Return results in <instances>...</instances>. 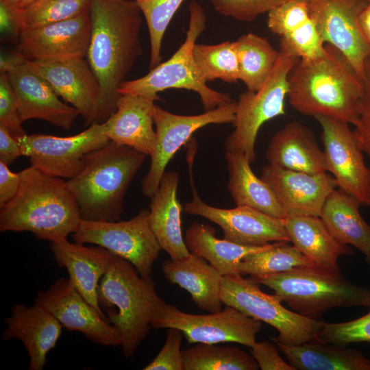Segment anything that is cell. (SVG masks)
I'll return each instance as SVG.
<instances>
[{"label": "cell", "instance_id": "6da1fadb", "mask_svg": "<svg viewBox=\"0 0 370 370\" xmlns=\"http://www.w3.org/2000/svg\"><path fill=\"white\" fill-rule=\"evenodd\" d=\"M89 14L86 58L101 85L97 123H103L116 111L119 88L143 53L142 12L134 0H91Z\"/></svg>", "mask_w": 370, "mask_h": 370}, {"label": "cell", "instance_id": "7a4b0ae2", "mask_svg": "<svg viewBox=\"0 0 370 370\" xmlns=\"http://www.w3.org/2000/svg\"><path fill=\"white\" fill-rule=\"evenodd\" d=\"M288 84V101L299 113L356 123L362 82L332 46L326 45L320 56L299 59L289 73Z\"/></svg>", "mask_w": 370, "mask_h": 370}, {"label": "cell", "instance_id": "3957f363", "mask_svg": "<svg viewBox=\"0 0 370 370\" xmlns=\"http://www.w3.org/2000/svg\"><path fill=\"white\" fill-rule=\"evenodd\" d=\"M16 196L0 208V231L29 232L38 240L67 239L82 218L66 181L30 166L20 172Z\"/></svg>", "mask_w": 370, "mask_h": 370}, {"label": "cell", "instance_id": "277c9868", "mask_svg": "<svg viewBox=\"0 0 370 370\" xmlns=\"http://www.w3.org/2000/svg\"><path fill=\"white\" fill-rule=\"evenodd\" d=\"M146 156L112 140L88 153L81 171L66 181L82 219L119 221L125 193Z\"/></svg>", "mask_w": 370, "mask_h": 370}, {"label": "cell", "instance_id": "5b68a950", "mask_svg": "<svg viewBox=\"0 0 370 370\" xmlns=\"http://www.w3.org/2000/svg\"><path fill=\"white\" fill-rule=\"evenodd\" d=\"M155 287L151 277L140 276L130 262L117 256L100 280L99 306L120 333L122 352L127 359L134 357L152 320L166 304Z\"/></svg>", "mask_w": 370, "mask_h": 370}, {"label": "cell", "instance_id": "8992f818", "mask_svg": "<svg viewBox=\"0 0 370 370\" xmlns=\"http://www.w3.org/2000/svg\"><path fill=\"white\" fill-rule=\"evenodd\" d=\"M253 279L273 290L295 312L312 319L336 307L370 308L369 288L316 264Z\"/></svg>", "mask_w": 370, "mask_h": 370}, {"label": "cell", "instance_id": "52a82bcc", "mask_svg": "<svg viewBox=\"0 0 370 370\" xmlns=\"http://www.w3.org/2000/svg\"><path fill=\"white\" fill-rule=\"evenodd\" d=\"M190 21L185 41L166 62L159 64L145 76L125 80L119 93L136 94L160 99L158 93L169 88H184L196 92L205 112L228 104L234 100L229 94L211 89L201 77L193 58V47L206 27L204 8L196 1L189 5Z\"/></svg>", "mask_w": 370, "mask_h": 370}, {"label": "cell", "instance_id": "ba28073f", "mask_svg": "<svg viewBox=\"0 0 370 370\" xmlns=\"http://www.w3.org/2000/svg\"><path fill=\"white\" fill-rule=\"evenodd\" d=\"M280 45L278 62L264 84L256 92L247 90L239 96L232 123L234 130L225 143L226 151L243 154L251 164L256 158L255 143L260 127L286 113L288 75L300 59L286 45Z\"/></svg>", "mask_w": 370, "mask_h": 370}, {"label": "cell", "instance_id": "9c48e42d", "mask_svg": "<svg viewBox=\"0 0 370 370\" xmlns=\"http://www.w3.org/2000/svg\"><path fill=\"white\" fill-rule=\"evenodd\" d=\"M260 285L251 277L223 276L221 300L225 306L276 329L278 335L272 338L276 344L297 345L317 337L323 321L289 310L275 294L262 292Z\"/></svg>", "mask_w": 370, "mask_h": 370}, {"label": "cell", "instance_id": "30bf717a", "mask_svg": "<svg viewBox=\"0 0 370 370\" xmlns=\"http://www.w3.org/2000/svg\"><path fill=\"white\" fill-rule=\"evenodd\" d=\"M149 210L141 209L127 221L82 219L71 234L74 242L102 247L130 262L140 276L149 278L162 249L149 221Z\"/></svg>", "mask_w": 370, "mask_h": 370}, {"label": "cell", "instance_id": "8fae6325", "mask_svg": "<svg viewBox=\"0 0 370 370\" xmlns=\"http://www.w3.org/2000/svg\"><path fill=\"white\" fill-rule=\"evenodd\" d=\"M151 327L177 328L182 331L188 344L231 342L251 347L256 342L262 324L230 306L208 314H194L165 304L152 320Z\"/></svg>", "mask_w": 370, "mask_h": 370}, {"label": "cell", "instance_id": "7c38bea8", "mask_svg": "<svg viewBox=\"0 0 370 370\" xmlns=\"http://www.w3.org/2000/svg\"><path fill=\"white\" fill-rule=\"evenodd\" d=\"M22 156L31 166L49 176L71 179L81 171L84 157L109 142L105 123H94L83 132L66 137L42 134L16 138Z\"/></svg>", "mask_w": 370, "mask_h": 370}, {"label": "cell", "instance_id": "4fadbf2b", "mask_svg": "<svg viewBox=\"0 0 370 370\" xmlns=\"http://www.w3.org/2000/svg\"><path fill=\"white\" fill-rule=\"evenodd\" d=\"M236 111L235 101L193 116L173 114L155 104L153 117L156 125V143L150 154L149 169L142 180L144 195L147 197L153 196L159 186L166 165L195 132L209 124L232 123Z\"/></svg>", "mask_w": 370, "mask_h": 370}, {"label": "cell", "instance_id": "5bb4252c", "mask_svg": "<svg viewBox=\"0 0 370 370\" xmlns=\"http://www.w3.org/2000/svg\"><path fill=\"white\" fill-rule=\"evenodd\" d=\"M310 16L323 42L336 49L348 61L357 76L363 77L370 56V45L359 24L367 0H308Z\"/></svg>", "mask_w": 370, "mask_h": 370}, {"label": "cell", "instance_id": "9a60e30c", "mask_svg": "<svg viewBox=\"0 0 370 370\" xmlns=\"http://www.w3.org/2000/svg\"><path fill=\"white\" fill-rule=\"evenodd\" d=\"M314 118L321 128L327 171L338 188L370 208V169L349 124L322 115Z\"/></svg>", "mask_w": 370, "mask_h": 370}, {"label": "cell", "instance_id": "2e32d148", "mask_svg": "<svg viewBox=\"0 0 370 370\" xmlns=\"http://www.w3.org/2000/svg\"><path fill=\"white\" fill-rule=\"evenodd\" d=\"M0 67L15 93L22 123L36 119L63 130L72 127L78 110L61 101L50 84L31 69L26 58L18 53L2 57Z\"/></svg>", "mask_w": 370, "mask_h": 370}, {"label": "cell", "instance_id": "e0dca14e", "mask_svg": "<svg viewBox=\"0 0 370 370\" xmlns=\"http://www.w3.org/2000/svg\"><path fill=\"white\" fill-rule=\"evenodd\" d=\"M34 304L49 311L63 328L79 332L95 343L121 345L117 329L96 311L69 279H57L47 290L38 291Z\"/></svg>", "mask_w": 370, "mask_h": 370}, {"label": "cell", "instance_id": "ac0fdd59", "mask_svg": "<svg viewBox=\"0 0 370 370\" xmlns=\"http://www.w3.org/2000/svg\"><path fill=\"white\" fill-rule=\"evenodd\" d=\"M184 210L216 223L223 230L225 239L238 245L259 247L269 242H290L284 219L253 208H216L204 202L194 190L193 200L184 205Z\"/></svg>", "mask_w": 370, "mask_h": 370}, {"label": "cell", "instance_id": "d6986e66", "mask_svg": "<svg viewBox=\"0 0 370 370\" xmlns=\"http://www.w3.org/2000/svg\"><path fill=\"white\" fill-rule=\"evenodd\" d=\"M58 97L76 108L87 123H97L101 96L99 81L85 58L38 61L27 60Z\"/></svg>", "mask_w": 370, "mask_h": 370}, {"label": "cell", "instance_id": "ffe728a7", "mask_svg": "<svg viewBox=\"0 0 370 370\" xmlns=\"http://www.w3.org/2000/svg\"><path fill=\"white\" fill-rule=\"evenodd\" d=\"M89 12L18 34V54L29 60L86 58L91 35Z\"/></svg>", "mask_w": 370, "mask_h": 370}, {"label": "cell", "instance_id": "44dd1931", "mask_svg": "<svg viewBox=\"0 0 370 370\" xmlns=\"http://www.w3.org/2000/svg\"><path fill=\"white\" fill-rule=\"evenodd\" d=\"M260 178L273 190L286 217H320L327 197L337 187L334 177L327 172L309 173L271 164L262 169Z\"/></svg>", "mask_w": 370, "mask_h": 370}, {"label": "cell", "instance_id": "7402d4cb", "mask_svg": "<svg viewBox=\"0 0 370 370\" xmlns=\"http://www.w3.org/2000/svg\"><path fill=\"white\" fill-rule=\"evenodd\" d=\"M4 323L6 328L3 338L21 341L29 356V369L42 370L48 353L55 347L62 333V326L58 319L38 304L27 306L16 303Z\"/></svg>", "mask_w": 370, "mask_h": 370}, {"label": "cell", "instance_id": "603a6c76", "mask_svg": "<svg viewBox=\"0 0 370 370\" xmlns=\"http://www.w3.org/2000/svg\"><path fill=\"white\" fill-rule=\"evenodd\" d=\"M50 243L57 265L66 269L69 279L77 291L109 321L99 306L97 293L100 280L116 255L98 245L86 246L67 239Z\"/></svg>", "mask_w": 370, "mask_h": 370}, {"label": "cell", "instance_id": "cb8c5ba5", "mask_svg": "<svg viewBox=\"0 0 370 370\" xmlns=\"http://www.w3.org/2000/svg\"><path fill=\"white\" fill-rule=\"evenodd\" d=\"M156 100L136 94L121 95L116 111L104 122L109 140L150 156L156 143L153 111Z\"/></svg>", "mask_w": 370, "mask_h": 370}, {"label": "cell", "instance_id": "d4e9b609", "mask_svg": "<svg viewBox=\"0 0 370 370\" xmlns=\"http://www.w3.org/2000/svg\"><path fill=\"white\" fill-rule=\"evenodd\" d=\"M269 164L309 173L327 172L325 154L314 132L299 121H291L271 138L266 151Z\"/></svg>", "mask_w": 370, "mask_h": 370}, {"label": "cell", "instance_id": "484cf974", "mask_svg": "<svg viewBox=\"0 0 370 370\" xmlns=\"http://www.w3.org/2000/svg\"><path fill=\"white\" fill-rule=\"evenodd\" d=\"M179 181L177 172H164L149 205L151 229L161 249L173 260L190 254L182 233V207L177 197Z\"/></svg>", "mask_w": 370, "mask_h": 370}, {"label": "cell", "instance_id": "4316f807", "mask_svg": "<svg viewBox=\"0 0 370 370\" xmlns=\"http://www.w3.org/2000/svg\"><path fill=\"white\" fill-rule=\"evenodd\" d=\"M267 14L269 30L300 59L314 58L324 53L325 45L310 16L307 1H291Z\"/></svg>", "mask_w": 370, "mask_h": 370}, {"label": "cell", "instance_id": "83f0119b", "mask_svg": "<svg viewBox=\"0 0 370 370\" xmlns=\"http://www.w3.org/2000/svg\"><path fill=\"white\" fill-rule=\"evenodd\" d=\"M162 271L166 280L188 292L197 306L209 312L222 309L220 297L223 275L204 258L190 253L165 260Z\"/></svg>", "mask_w": 370, "mask_h": 370}, {"label": "cell", "instance_id": "f1b7e54d", "mask_svg": "<svg viewBox=\"0 0 370 370\" xmlns=\"http://www.w3.org/2000/svg\"><path fill=\"white\" fill-rule=\"evenodd\" d=\"M290 242L314 264L341 274L338 260L353 254L348 245L337 241L320 217L291 216L284 219Z\"/></svg>", "mask_w": 370, "mask_h": 370}, {"label": "cell", "instance_id": "f546056e", "mask_svg": "<svg viewBox=\"0 0 370 370\" xmlns=\"http://www.w3.org/2000/svg\"><path fill=\"white\" fill-rule=\"evenodd\" d=\"M277 345L295 370H370V360L358 350L317 337L297 345Z\"/></svg>", "mask_w": 370, "mask_h": 370}, {"label": "cell", "instance_id": "4dcf8cb0", "mask_svg": "<svg viewBox=\"0 0 370 370\" xmlns=\"http://www.w3.org/2000/svg\"><path fill=\"white\" fill-rule=\"evenodd\" d=\"M360 206L353 196L335 188L327 197L320 218L337 241L367 256L370 252V225L360 213Z\"/></svg>", "mask_w": 370, "mask_h": 370}, {"label": "cell", "instance_id": "1f68e13d", "mask_svg": "<svg viewBox=\"0 0 370 370\" xmlns=\"http://www.w3.org/2000/svg\"><path fill=\"white\" fill-rule=\"evenodd\" d=\"M227 189L236 206H248L276 218L284 219L285 212L270 186L252 171L243 154L226 151Z\"/></svg>", "mask_w": 370, "mask_h": 370}, {"label": "cell", "instance_id": "d6a6232c", "mask_svg": "<svg viewBox=\"0 0 370 370\" xmlns=\"http://www.w3.org/2000/svg\"><path fill=\"white\" fill-rule=\"evenodd\" d=\"M190 253L207 260L223 276L238 273V266L250 254L264 250L271 246L249 247L238 245L225 238L215 237V230L209 224L193 223L184 236Z\"/></svg>", "mask_w": 370, "mask_h": 370}, {"label": "cell", "instance_id": "836d02e7", "mask_svg": "<svg viewBox=\"0 0 370 370\" xmlns=\"http://www.w3.org/2000/svg\"><path fill=\"white\" fill-rule=\"evenodd\" d=\"M238 59L239 76L247 90L256 92L267 82L279 57L275 49L264 38L249 33L236 41Z\"/></svg>", "mask_w": 370, "mask_h": 370}, {"label": "cell", "instance_id": "e575fe53", "mask_svg": "<svg viewBox=\"0 0 370 370\" xmlns=\"http://www.w3.org/2000/svg\"><path fill=\"white\" fill-rule=\"evenodd\" d=\"M184 370H257L254 357L234 346L202 343L182 350Z\"/></svg>", "mask_w": 370, "mask_h": 370}, {"label": "cell", "instance_id": "d590c367", "mask_svg": "<svg viewBox=\"0 0 370 370\" xmlns=\"http://www.w3.org/2000/svg\"><path fill=\"white\" fill-rule=\"evenodd\" d=\"M90 5L91 0H34L24 8L10 10L20 32L89 12Z\"/></svg>", "mask_w": 370, "mask_h": 370}, {"label": "cell", "instance_id": "8d00e7d4", "mask_svg": "<svg viewBox=\"0 0 370 370\" xmlns=\"http://www.w3.org/2000/svg\"><path fill=\"white\" fill-rule=\"evenodd\" d=\"M288 242H275L264 250L245 256L238 266V273L253 278L314 264L295 246Z\"/></svg>", "mask_w": 370, "mask_h": 370}, {"label": "cell", "instance_id": "74e56055", "mask_svg": "<svg viewBox=\"0 0 370 370\" xmlns=\"http://www.w3.org/2000/svg\"><path fill=\"white\" fill-rule=\"evenodd\" d=\"M193 58L204 79H219L227 83L238 80L239 66L236 42L229 40L217 45L195 44Z\"/></svg>", "mask_w": 370, "mask_h": 370}, {"label": "cell", "instance_id": "f35d334b", "mask_svg": "<svg viewBox=\"0 0 370 370\" xmlns=\"http://www.w3.org/2000/svg\"><path fill=\"white\" fill-rule=\"evenodd\" d=\"M148 27L150 40L149 69L161 63V47L166 28L184 0H134Z\"/></svg>", "mask_w": 370, "mask_h": 370}, {"label": "cell", "instance_id": "ab89813d", "mask_svg": "<svg viewBox=\"0 0 370 370\" xmlns=\"http://www.w3.org/2000/svg\"><path fill=\"white\" fill-rule=\"evenodd\" d=\"M317 338L340 346L352 343L370 344V311L356 319L343 323L322 322Z\"/></svg>", "mask_w": 370, "mask_h": 370}, {"label": "cell", "instance_id": "60d3db41", "mask_svg": "<svg viewBox=\"0 0 370 370\" xmlns=\"http://www.w3.org/2000/svg\"><path fill=\"white\" fill-rule=\"evenodd\" d=\"M221 14L238 21L250 22L259 15L295 0H210ZM307 1L308 0H302Z\"/></svg>", "mask_w": 370, "mask_h": 370}, {"label": "cell", "instance_id": "b9f144b4", "mask_svg": "<svg viewBox=\"0 0 370 370\" xmlns=\"http://www.w3.org/2000/svg\"><path fill=\"white\" fill-rule=\"evenodd\" d=\"M362 84L357 121L352 130L358 146L370 159V56L365 64Z\"/></svg>", "mask_w": 370, "mask_h": 370}, {"label": "cell", "instance_id": "7bdbcfd3", "mask_svg": "<svg viewBox=\"0 0 370 370\" xmlns=\"http://www.w3.org/2000/svg\"><path fill=\"white\" fill-rule=\"evenodd\" d=\"M16 97L7 73L0 74V125L16 139L26 134L21 125Z\"/></svg>", "mask_w": 370, "mask_h": 370}, {"label": "cell", "instance_id": "ee69618b", "mask_svg": "<svg viewBox=\"0 0 370 370\" xmlns=\"http://www.w3.org/2000/svg\"><path fill=\"white\" fill-rule=\"evenodd\" d=\"M165 343L155 358L146 365L144 370H184L181 343L182 331L177 328H167Z\"/></svg>", "mask_w": 370, "mask_h": 370}, {"label": "cell", "instance_id": "f6af8a7d", "mask_svg": "<svg viewBox=\"0 0 370 370\" xmlns=\"http://www.w3.org/2000/svg\"><path fill=\"white\" fill-rule=\"evenodd\" d=\"M275 345L267 342H256L251 347V354L262 370H295L279 355Z\"/></svg>", "mask_w": 370, "mask_h": 370}, {"label": "cell", "instance_id": "bcb514c9", "mask_svg": "<svg viewBox=\"0 0 370 370\" xmlns=\"http://www.w3.org/2000/svg\"><path fill=\"white\" fill-rule=\"evenodd\" d=\"M20 182L19 173L12 172L7 164L0 162V208L16 196Z\"/></svg>", "mask_w": 370, "mask_h": 370}, {"label": "cell", "instance_id": "7dc6e473", "mask_svg": "<svg viewBox=\"0 0 370 370\" xmlns=\"http://www.w3.org/2000/svg\"><path fill=\"white\" fill-rule=\"evenodd\" d=\"M21 156L18 141L0 125V162L8 166Z\"/></svg>", "mask_w": 370, "mask_h": 370}, {"label": "cell", "instance_id": "c3c4849f", "mask_svg": "<svg viewBox=\"0 0 370 370\" xmlns=\"http://www.w3.org/2000/svg\"><path fill=\"white\" fill-rule=\"evenodd\" d=\"M358 21L361 30L370 45V2H368L367 6L360 14Z\"/></svg>", "mask_w": 370, "mask_h": 370}, {"label": "cell", "instance_id": "681fc988", "mask_svg": "<svg viewBox=\"0 0 370 370\" xmlns=\"http://www.w3.org/2000/svg\"><path fill=\"white\" fill-rule=\"evenodd\" d=\"M24 0H0L1 3H4L11 10L18 9L21 8Z\"/></svg>", "mask_w": 370, "mask_h": 370}, {"label": "cell", "instance_id": "f907efd6", "mask_svg": "<svg viewBox=\"0 0 370 370\" xmlns=\"http://www.w3.org/2000/svg\"><path fill=\"white\" fill-rule=\"evenodd\" d=\"M34 1V0H24L20 8H22L28 5L29 4L32 3Z\"/></svg>", "mask_w": 370, "mask_h": 370}, {"label": "cell", "instance_id": "816d5d0a", "mask_svg": "<svg viewBox=\"0 0 370 370\" xmlns=\"http://www.w3.org/2000/svg\"><path fill=\"white\" fill-rule=\"evenodd\" d=\"M366 258L368 263L370 264V252L366 256Z\"/></svg>", "mask_w": 370, "mask_h": 370}, {"label": "cell", "instance_id": "f5cc1de1", "mask_svg": "<svg viewBox=\"0 0 370 370\" xmlns=\"http://www.w3.org/2000/svg\"><path fill=\"white\" fill-rule=\"evenodd\" d=\"M368 2H370V0H367Z\"/></svg>", "mask_w": 370, "mask_h": 370}]
</instances>
